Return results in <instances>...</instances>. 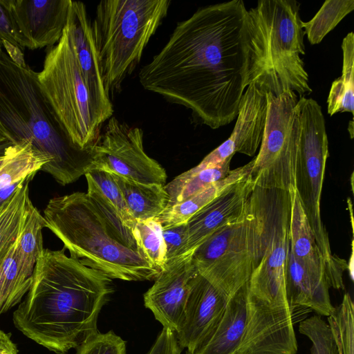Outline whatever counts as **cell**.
I'll return each instance as SVG.
<instances>
[{"instance_id": "obj_29", "label": "cell", "mask_w": 354, "mask_h": 354, "mask_svg": "<svg viewBox=\"0 0 354 354\" xmlns=\"http://www.w3.org/2000/svg\"><path fill=\"white\" fill-rule=\"evenodd\" d=\"M354 9V0H327L302 28L312 45L319 44L325 36Z\"/></svg>"}, {"instance_id": "obj_43", "label": "cell", "mask_w": 354, "mask_h": 354, "mask_svg": "<svg viewBox=\"0 0 354 354\" xmlns=\"http://www.w3.org/2000/svg\"><path fill=\"white\" fill-rule=\"evenodd\" d=\"M335 340H336V339H335ZM336 342H337V346H338V347H339V354H342V352H341V350H340L339 346V344H338V343H337V341H336Z\"/></svg>"}, {"instance_id": "obj_25", "label": "cell", "mask_w": 354, "mask_h": 354, "mask_svg": "<svg viewBox=\"0 0 354 354\" xmlns=\"http://www.w3.org/2000/svg\"><path fill=\"white\" fill-rule=\"evenodd\" d=\"M343 54L341 76L333 82L327 99L328 113H354V33L348 32L342 43Z\"/></svg>"}, {"instance_id": "obj_14", "label": "cell", "mask_w": 354, "mask_h": 354, "mask_svg": "<svg viewBox=\"0 0 354 354\" xmlns=\"http://www.w3.org/2000/svg\"><path fill=\"white\" fill-rule=\"evenodd\" d=\"M266 94L267 92L254 83L246 87L230 136L193 167L194 169L200 170L216 165L236 153L254 156L261 145L266 123Z\"/></svg>"}, {"instance_id": "obj_37", "label": "cell", "mask_w": 354, "mask_h": 354, "mask_svg": "<svg viewBox=\"0 0 354 354\" xmlns=\"http://www.w3.org/2000/svg\"><path fill=\"white\" fill-rule=\"evenodd\" d=\"M181 351L176 333L162 328L147 354H181Z\"/></svg>"}, {"instance_id": "obj_28", "label": "cell", "mask_w": 354, "mask_h": 354, "mask_svg": "<svg viewBox=\"0 0 354 354\" xmlns=\"http://www.w3.org/2000/svg\"><path fill=\"white\" fill-rule=\"evenodd\" d=\"M46 226V219L32 203L17 241L19 264L27 277L32 276L36 262L44 249L41 230Z\"/></svg>"}, {"instance_id": "obj_30", "label": "cell", "mask_w": 354, "mask_h": 354, "mask_svg": "<svg viewBox=\"0 0 354 354\" xmlns=\"http://www.w3.org/2000/svg\"><path fill=\"white\" fill-rule=\"evenodd\" d=\"M162 227L156 219L136 221L131 229L134 239L147 261L160 272L167 262Z\"/></svg>"}, {"instance_id": "obj_9", "label": "cell", "mask_w": 354, "mask_h": 354, "mask_svg": "<svg viewBox=\"0 0 354 354\" xmlns=\"http://www.w3.org/2000/svg\"><path fill=\"white\" fill-rule=\"evenodd\" d=\"M267 118L258 154L248 178L254 188L289 191L295 188L299 142L298 96L267 93Z\"/></svg>"}, {"instance_id": "obj_8", "label": "cell", "mask_w": 354, "mask_h": 354, "mask_svg": "<svg viewBox=\"0 0 354 354\" xmlns=\"http://www.w3.org/2000/svg\"><path fill=\"white\" fill-rule=\"evenodd\" d=\"M38 80L70 140L82 150L90 149L100 135L102 123L82 75L67 22L58 43L46 48Z\"/></svg>"}, {"instance_id": "obj_34", "label": "cell", "mask_w": 354, "mask_h": 354, "mask_svg": "<svg viewBox=\"0 0 354 354\" xmlns=\"http://www.w3.org/2000/svg\"><path fill=\"white\" fill-rule=\"evenodd\" d=\"M126 342L113 331L97 332L76 348L75 354H126Z\"/></svg>"}, {"instance_id": "obj_41", "label": "cell", "mask_w": 354, "mask_h": 354, "mask_svg": "<svg viewBox=\"0 0 354 354\" xmlns=\"http://www.w3.org/2000/svg\"><path fill=\"white\" fill-rule=\"evenodd\" d=\"M8 142L6 137L0 132V145Z\"/></svg>"}, {"instance_id": "obj_32", "label": "cell", "mask_w": 354, "mask_h": 354, "mask_svg": "<svg viewBox=\"0 0 354 354\" xmlns=\"http://www.w3.org/2000/svg\"><path fill=\"white\" fill-rule=\"evenodd\" d=\"M327 318L342 354H354V304L349 293Z\"/></svg>"}, {"instance_id": "obj_7", "label": "cell", "mask_w": 354, "mask_h": 354, "mask_svg": "<svg viewBox=\"0 0 354 354\" xmlns=\"http://www.w3.org/2000/svg\"><path fill=\"white\" fill-rule=\"evenodd\" d=\"M299 122V142L295 189L326 266L330 287L344 289L345 260L331 251L328 232L321 216V196L329 156L325 119L321 106L301 96L296 104Z\"/></svg>"}, {"instance_id": "obj_21", "label": "cell", "mask_w": 354, "mask_h": 354, "mask_svg": "<svg viewBox=\"0 0 354 354\" xmlns=\"http://www.w3.org/2000/svg\"><path fill=\"white\" fill-rule=\"evenodd\" d=\"M111 174L136 221L154 219L167 208L169 196L165 185L144 184Z\"/></svg>"}, {"instance_id": "obj_27", "label": "cell", "mask_w": 354, "mask_h": 354, "mask_svg": "<svg viewBox=\"0 0 354 354\" xmlns=\"http://www.w3.org/2000/svg\"><path fill=\"white\" fill-rule=\"evenodd\" d=\"M17 241L0 266V315L21 301L32 281V276H26L19 264Z\"/></svg>"}, {"instance_id": "obj_19", "label": "cell", "mask_w": 354, "mask_h": 354, "mask_svg": "<svg viewBox=\"0 0 354 354\" xmlns=\"http://www.w3.org/2000/svg\"><path fill=\"white\" fill-rule=\"evenodd\" d=\"M289 248L295 257L318 282L329 286L326 266L295 188L289 189ZM330 287V286H329Z\"/></svg>"}, {"instance_id": "obj_40", "label": "cell", "mask_w": 354, "mask_h": 354, "mask_svg": "<svg viewBox=\"0 0 354 354\" xmlns=\"http://www.w3.org/2000/svg\"><path fill=\"white\" fill-rule=\"evenodd\" d=\"M10 145L11 144L9 142L0 145V155L4 153L6 148Z\"/></svg>"}, {"instance_id": "obj_35", "label": "cell", "mask_w": 354, "mask_h": 354, "mask_svg": "<svg viewBox=\"0 0 354 354\" xmlns=\"http://www.w3.org/2000/svg\"><path fill=\"white\" fill-rule=\"evenodd\" d=\"M162 233L166 248L167 262L183 255L186 242V223L162 227Z\"/></svg>"}, {"instance_id": "obj_3", "label": "cell", "mask_w": 354, "mask_h": 354, "mask_svg": "<svg viewBox=\"0 0 354 354\" xmlns=\"http://www.w3.org/2000/svg\"><path fill=\"white\" fill-rule=\"evenodd\" d=\"M46 227L71 257L111 279H155L160 271L144 257L131 229L105 204L86 192L51 198L44 210Z\"/></svg>"}, {"instance_id": "obj_24", "label": "cell", "mask_w": 354, "mask_h": 354, "mask_svg": "<svg viewBox=\"0 0 354 354\" xmlns=\"http://www.w3.org/2000/svg\"><path fill=\"white\" fill-rule=\"evenodd\" d=\"M232 157L230 156L219 164L203 169L196 170L192 168L175 177L165 185L169 196L167 208L183 201L227 176L230 171V166Z\"/></svg>"}, {"instance_id": "obj_44", "label": "cell", "mask_w": 354, "mask_h": 354, "mask_svg": "<svg viewBox=\"0 0 354 354\" xmlns=\"http://www.w3.org/2000/svg\"><path fill=\"white\" fill-rule=\"evenodd\" d=\"M185 354H194V353H192V352H189V351H186V353H185Z\"/></svg>"}, {"instance_id": "obj_11", "label": "cell", "mask_w": 354, "mask_h": 354, "mask_svg": "<svg viewBox=\"0 0 354 354\" xmlns=\"http://www.w3.org/2000/svg\"><path fill=\"white\" fill-rule=\"evenodd\" d=\"M95 169H102L144 184L165 185V169L143 147V131L115 116L108 120L92 146Z\"/></svg>"}, {"instance_id": "obj_31", "label": "cell", "mask_w": 354, "mask_h": 354, "mask_svg": "<svg viewBox=\"0 0 354 354\" xmlns=\"http://www.w3.org/2000/svg\"><path fill=\"white\" fill-rule=\"evenodd\" d=\"M244 216L239 221L215 231L194 250L192 261L198 272L208 268L227 250L240 231Z\"/></svg>"}, {"instance_id": "obj_42", "label": "cell", "mask_w": 354, "mask_h": 354, "mask_svg": "<svg viewBox=\"0 0 354 354\" xmlns=\"http://www.w3.org/2000/svg\"><path fill=\"white\" fill-rule=\"evenodd\" d=\"M3 160H4V153L2 155H0V167L3 164Z\"/></svg>"}, {"instance_id": "obj_4", "label": "cell", "mask_w": 354, "mask_h": 354, "mask_svg": "<svg viewBox=\"0 0 354 354\" xmlns=\"http://www.w3.org/2000/svg\"><path fill=\"white\" fill-rule=\"evenodd\" d=\"M0 132L11 145L31 141L50 162L41 168L66 185L95 169L91 148L82 150L66 136L39 85L38 73L0 55Z\"/></svg>"}, {"instance_id": "obj_16", "label": "cell", "mask_w": 354, "mask_h": 354, "mask_svg": "<svg viewBox=\"0 0 354 354\" xmlns=\"http://www.w3.org/2000/svg\"><path fill=\"white\" fill-rule=\"evenodd\" d=\"M228 299L198 273L192 281L183 317L175 333L180 347L194 353L221 317Z\"/></svg>"}, {"instance_id": "obj_26", "label": "cell", "mask_w": 354, "mask_h": 354, "mask_svg": "<svg viewBox=\"0 0 354 354\" xmlns=\"http://www.w3.org/2000/svg\"><path fill=\"white\" fill-rule=\"evenodd\" d=\"M87 194L103 203L111 209L127 227L132 229L136 224L123 194L112 174L102 169H93L85 174Z\"/></svg>"}, {"instance_id": "obj_17", "label": "cell", "mask_w": 354, "mask_h": 354, "mask_svg": "<svg viewBox=\"0 0 354 354\" xmlns=\"http://www.w3.org/2000/svg\"><path fill=\"white\" fill-rule=\"evenodd\" d=\"M254 189L247 177L192 216L186 223L183 255L193 254L207 237L219 228L241 220Z\"/></svg>"}, {"instance_id": "obj_6", "label": "cell", "mask_w": 354, "mask_h": 354, "mask_svg": "<svg viewBox=\"0 0 354 354\" xmlns=\"http://www.w3.org/2000/svg\"><path fill=\"white\" fill-rule=\"evenodd\" d=\"M169 0H104L91 21L104 86L111 95L132 73L167 16Z\"/></svg>"}, {"instance_id": "obj_22", "label": "cell", "mask_w": 354, "mask_h": 354, "mask_svg": "<svg viewBox=\"0 0 354 354\" xmlns=\"http://www.w3.org/2000/svg\"><path fill=\"white\" fill-rule=\"evenodd\" d=\"M35 174L29 175L0 208V266L24 228L32 205L29 197V183Z\"/></svg>"}, {"instance_id": "obj_12", "label": "cell", "mask_w": 354, "mask_h": 354, "mask_svg": "<svg viewBox=\"0 0 354 354\" xmlns=\"http://www.w3.org/2000/svg\"><path fill=\"white\" fill-rule=\"evenodd\" d=\"M192 254L167 261L143 296L145 306L163 328L174 333L181 322L192 281L198 273Z\"/></svg>"}, {"instance_id": "obj_36", "label": "cell", "mask_w": 354, "mask_h": 354, "mask_svg": "<svg viewBox=\"0 0 354 354\" xmlns=\"http://www.w3.org/2000/svg\"><path fill=\"white\" fill-rule=\"evenodd\" d=\"M3 41L18 47L24 51L23 41L10 15L0 0V55L3 52Z\"/></svg>"}, {"instance_id": "obj_15", "label": "cell", "mask_w": 354, "mask_h": 354, "mask_svg": "<svg viewBox=\"0 0 354 354\" xmlns=\"http://www.w3.org/2000/svg\"><path fill=\"white\" fill-rule=\"evenodd\" d=\"M67 24L82 75L93 106L103 124L113 116V108L104 86L91 21L84 3L71 0Z\"/></svg>"}, {"instance_id": "obj_20", "label": "cell", "mask_w": 354, "mask_h": 354, "mask_svg": "<svg viewBox=\"0 0 354 354\" xmlns=\"http://www.w3.org/2000/svg\"><path fill=\"white\" fill-rule=\"evenodd\" d=\"M252 161L230 170L224 178L210 185L182 202L174 204L159 215L156 219L162 227L186 223L196 212L233 185L245 180L250 172Z\"/></svg>"}, {"instance_id": "obj_2", "label": "cell", "mask_w": 354, "mask_h": 354, "mask_svg": "<svg viewBox=\"0 0 354 354\" xmlns=\"http://www.w3.org/2000/svg\"><path fill=\"white\" fill-rule=\"evenodd\" d=\"M64 250H43L28 295L13 313L19 330L57 354L76 349L99 332V314L113 292L111 278Z\"/></svg>"}, {"instance_id": "obj_33", "label": "cell", "mask_w": 354, "mask_h": 354, "mask_svg": "<svg viewBox=\"0 0 354 354\" xmlns=\"http://www.w3.org/2000/svg\"><path fill=\"white\" fill-rule=\"evenodd\" d=\"M299 332L312 342L310 354H339V349L330 325L316 315L299 322Z\"/></svg>"}, {"instance_id": "obj_5", "label": "cell", "mask_w": 354, "mask_h": 354, "mask_svg": "<svg viewBox=\"0 0 354 354\" xmlns=\"http://www.w3.org/2000/svg\"><path fill=\"white\" fill-rule=\"evenodd\" d=\"M299 10L295 0H260L247 10V86L254 83L275 96L312 92L301 58L306 52Z\"/></svg>"}, {"instance_id": "obj_23", "label": "cell", "mask_w": 354, "mask_h": 354, "mask_svg": "<svg viewBox=\"0 0 354 354\" xmlns=\"http://www.w3.org/2000/svg\"><path fill=\"white\" fill-rule=\"evenodd\" d=\"M49 162L50 159L37 151L30 140H24L8 145L0 167V189L36 173Z\"/></svg>"}, {"instance_id": "obj_13", "label": "cell", "mask_w": 354, "mask_h": 354, "mask_svg": "<svg viewBox=\"0 0 354 354\" xmlns=\"http://www.w3.org/2000/svg\"><path fill=\"white\" fill-rule=\"evenodd\" d=\"M24 48L35 50L58 43L66 25L71 0H1Z\"/></svg>"}, {"instance_id": "obj_18", "label": "cell", "mask_w": 354, "mask_h": 354, "mask_svg": "<svg viewBox=\"0 0 354 354\" xmlns=\"http://www.w3.org/2000/svg\"><path fill=\"white\" fill-rule=\"evenodd\" d=\"M247 284L228 300L221 317L194 354H238L247 325Z\"/></svg>"}, {"instance_id": "obj_38", "label": "cell", "mask_w": 354, "mask_h": 354, "mask_svg": "<svg viewBox=\"0 0 354 354\" xmlns=\"http://www.w3.org/2000/svg\"><path fill=\"white\" fill-rule=\"evenodd\" d=\"M11 333L0 330V354H18L17 345L11 340Z\"/></svg>"}, {"instance_id": "obj_39", "label": "cell", "mask_w": 354, "mask_h": 354, "mask_svg": "<svg viewBox=\"0 0 354 354\" xmlns=\"http://www.w3.org/2000/svg\"><path fill=\"white\" fill-rule=\"evenodd\" d=\"M353 121L351 120L348 123V133L351 135V138L352 139L353 138Z\"/></svg>"}, {"instance_id": "obj_10", "label": "cell", "mask_w": 354, "mask_h": 354, "mask_svg": "<svg viewBox=\"0 0 354 354\" xmlns=\"http://www.w3.org/2000/svg\"><path fill=\"white\" fill-rule=\"evenodd\" d=\"M266 201L267 189H253L236 236L221 257L198 272L228 299L248 283L261 254Z\"/></svg>"}, {"instance_id": "obj_1", "label": "cell", "mask_w": 354, "mask_h": 354, "mask_svg": "<svg viewBox=\"0 0 354 354\" xmlns=\"http://www.w3.org/2000/svg\"><path fill=\"white\" fill-rule=\"evenodd\" d=\"M242 0L201 7L178 22L138 74L142 86L190 109L212 129L232 122L247 87Z\"/></svg>"}]
</instances>
